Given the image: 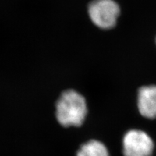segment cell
Here are the masks:
<instances>
[{"mask_svg":"<svg viewBox=\"0 0 156 156\" xmlns=\"http://www.w3.org/2000/svg\"><path fill=\"white\" fill-rule=\"evenodd\" d=\"M55 108L56 120L64 127H80L88 113L85 97L75 90L64 91L56 101Z\"/></svg>","mask_w":156,"mask_h":156,"instance_id":"cell-1","label":"cell"},{"mask_svg":"<svg viewBox=\"0 0 156 156\" xmlns=\"http://www.w3.org/2000/svg\"><path fill=\"white\" fill-rule=\"evenodd\" d=\"M76 156H111L107 146L101 140L90 139L80 146Z\"/></svg>","mask_w":156,"mask_h":156,"instance_id":"cell-5","label":"cell"},{"mask_svg":"<svg viewBox=\"0 0 156 156\" xmlns=\"http://www.w3.org/2000/svg\"><path fill=\"white\" fill-rule=\"evenodd\" d=\"M119 13V6L114 0H93L88 6L90 18L102 29L114 28Z\"/></svg>","mask_w":156,"mask_h":156,"instance_id":"cell-3","label":"cell"},{"mask_svg":"<svg viewBox=\"0 0 156 156\" xmlns=\"http://www.w3.org/2000/svg\"><path fill=\"white\" fill-rule=\"evenodd\" d=\"M154 150L153 140L142 129L129 130L122 138L123 156H152Z\"/></svg>","mask_w":156,"mask_h":156,"instance_id":"cell-2","label":"cell"},{"mask_svg":"<svg viewBox=\"0 0 156 156\" xmlns=\"http://www.w3.org/2000/svg\"><path fill=\"white\" fill-rule=\"evenodd\" d=\"M138 112L145 119H156V85L142 86L138 90Z\"/></svg>","mask_w":156,"mask_h":156,"instance_id":"cell-4","label":"cell"}]
</instances>
